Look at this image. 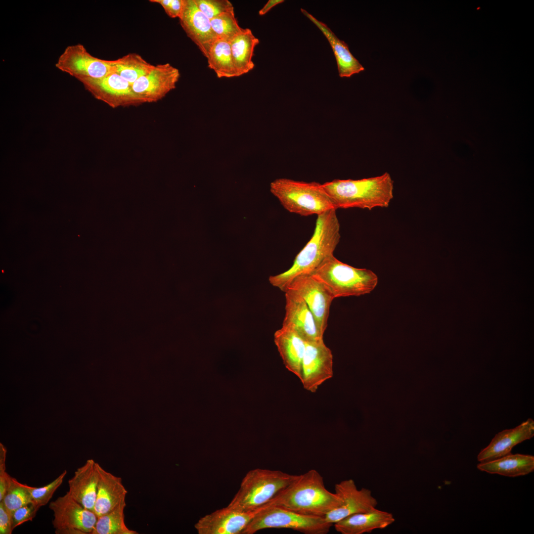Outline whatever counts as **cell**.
<instances>
[{
	"mask_svg": "<svg viewBox=\"0 0 534 534\" xmlns=\"http://www.w3.org/2000/svg\"><path fill=\"white\" fill-rule=\"evenodd\" d=\"M340 238L336 210L318 215L313 235L297 255L292 266L283 272L270 276L269 283L284 292L294 279L310 274L325 259L333 255Z\"/></svg>",
	"mask_w": 534,
	"mask_h": 534,
	"instance_id": "6da1fadb",
	"label": "cell"
},
{
	"mask_svg": "<svg viewBox=\"0 0 534 534\" xmlns=\"http://www.w3.org/2000/svg\"><path fill=\"white\" fill-rule=\"evenodd\" d=\"M341 498L327 490L323 478L315 469L297 475L267 506H276L302 514L324 517L339 507Z\"/></svg>",
	"mask_w": 534,
	"mask_h": 534,
	"instance_id": "7a4b0ae2",
	"label": "cell"
},
{
	"mask_svg": "<svg viewBox=\"0 0 534 534\" xmlns=\"http://www.w3.org/2000/svg\"><path fill=\"white\" fill-rule=\"evenodd\" d=\"M322 186L336 210L386 208L394 197V181L387 172L359 179H335Z\"/></svg>",
	"mask_w": 534,
	"mask_h": 534,
	"instance_id": "3957f363",
	"label": "cell"
},
{
	"mask_svg": "<svg viewBox=\"0 0 534 534\" xmlns=\"http://www.w3.org/2000/svg\"><path fill=\"white\" fill-rule=\"evenodd\" d=\"M310 275L323 284L334 299L370 293L378 282L372 270L350 266L334 255L325 259Z\"/></svg>",
	"mask_w": 534,
	"mask_h": 534,
	"instance_id": "277c9868",
	"label": "cell"
},
{
	"mask_svg": "<svg viewBox=\"0 0 534 534\" xmlns=\"http://www.w3.org/2000/svg\"><path fill=\"white\" fill-rule=\"evenodd\" d=\"M270 191L287 211L302 216L335 209L322 184L315 181L278 178L271 182Z\"/></svg>",
	"mask_w": 534,
	"mask_h": 534,
	"instance_id": "5b68a950",
	"label": "cell"
},
{
	"mask_svg": "<svg viewBox=\"0 0 534 534\" xmlns=\"http://www.w3.org/2000/svg\"><path fill=\"white\" fill-rule=\"evenodd\" d=\"M297 477L280 470L252 469L244 476L227 506L242 511L255 510L269 502Z\"/></svg>",
	"mask_w": 534,
	"mask_h": 534,
	"instance_id": "8992f818",
	"label": "cell"
},
{
	"mask_svg": "<svg viewBox=\"0 0 534 534\" xmlns=\"http://www.w3.org/2000/svg\"><path fill=\"white\" fill-rule=\"evenodd\" d=\"M332 524L324 517L302 514L276 506L261 507L241 534H253L266 529H288L304 534H326Z\"/></svg>",
	"mask_w": 534,
	"mask_h": 534,
	"instance_id": "52a82bcc",
	"label": "cell"
},
{
	"mask_svg": "<svg viewBox=\"0 0 534 534\" xmlns=\"http://www.w3.org/2000/svg\"><path fill=\"white\" fill-rule=\"evenodd\" d=\"M56 534H91L97 517L73 498L67 491L50 502Z\"/></svg>",
	"mask_w": 534,
	"mask_h": 534,
	"instance_id": "ba28073f",
	"label": "cell"
},
{
	"mask_svg": "<svg viewBox=\"0 0 534 534\" xmlns=\"http://www.w3.org/2000/svg\"><path fill=\"white\" fill-rule=\"evenodd\" d=\"M55 66L79 81L100 79L115 72L111 60L92 56L80 44L67 46L58 57Z\"/></svg>",
	"mask_w": 534,
	"mask_h": 534,
	"instance_id": "9c48e42d",
	"label": "cell"
},
{
	"mask_svg": "<svg viewBox=\"0 0 534 534\" xmlns=\"http://www.w3.org/2000/svg\"><path fill=\"white\" fill-rule=\"evenodd\" d=\"M333 375V355L323 339L306 342L299 378L304 388L315 393Z\"/></svg>",
	"mask_w": 534,
	"mask_h": 534,
	"instance_id": "30bf717a",
	"label": "cell"
},
{
	"mask_svg": "<svg viewBox=\"0 0 534 534\" xmlns=\"http://www.w3.org/2000/svg\"><path fill=\"white\" fill-rule=\"evenodd\" d=\"M80 82L94 98L112 108L143 104L134 92L132 84L115 72L100 79H83Z\"/></svg>",
	"mask_w": 534,
	"mask_h": 534,
	"instance_id": "8fae6325",
	"label": "cell"
},
{
	"mask_svg": "<svg viewBox=\"0 0 534 534\" xmlns=\"http://www.w3.org/2000/svg\"><path fill=\"white\" fill-rule=\"evenodd\" d=\"M287 289L296 291L303 298L313 315L320 333L323 336L327 326L330 306L334 299L329 291L310 274L295 278L284 292Z\"/></svg>",
	"mask_w": 534,
	"mask_h": 534,
	"instance_id": "7c38bea8",
	"label": "cell"
},
{
	"mask_svg": "<svg viewBox=\"0 0 534 534\" xmlns=\"http://www.w3.org/2000/svg\"><path fill=\"white\" fill-rule=\"evenodd\" d=\"M180 76L179 70L170 63L158 64L134 82L132 89L142 103L157 102L176 88Z\"/></svg>",
	"mask_w": 534,
	"mask_h": 534,
	"instance_id": "4fadbf2b",
	"label": "cell"
},
{
	"mask_svg": "<svg viewBox=\"0 0 534 534\" xmlns=\"http://www.w3.org/2000/svg\"><path fill=\"white\" fill-rule=\"evenodd\" d=\"M335 492L341 498V504L324 517L326 521L333 525L350 515L373 510L378 504L371 491L364 488L358 490L353 479L336 484Z\"/></svg>",
	"mask_w": 534,
	"mask_h": 534,
	"instance_id": "5bb4252c",
	"label": "cell"
},
{
	"mask_svg": "<svg viewBox=\"0 0 534 534\" xmlns=\"http://www.w3.org/2000/svg\"><path fill=\"white\" fill-rule=\"evenodd\" d=\"M285 313L282 327L297 333L306 342L323 339L314 318L303 298L296 291L285 292Z\"/></svg>",
	"mask_w": 534,
	"mask_h": 534,
	"instance_id": "9a60e30c",
	"label": "cell"
},
{
	"mask_svg": "<svg viewBox=\"0 0 534 534\" xmlns=\"http://www.w3.org/2000/svg\"><path fill=\"white\" fill-rule=\"evenodd\" d=\"M259 512L242 511L228 507L201 517L195 524L198 534H241Z\"/></svg>",
	"mask_w": 534,
	"mask_h": 534,
	"instance_id": "2e32d148",
	"label": "cell"
},
{
	"mask_svg": "<svg viewBox=\"0 0 534 534\" xmlns=\"http://www.w3.org/2000/svg\"><path fill=\"white\" fill-rule=\"evenodd\" d=\"M179 19L186 35L207 57L212 44L218 38L210 20L199 9L194 0H185Z\"/></svg>",
	"mask_w": 534,
	"mask_h": 534,
	"instance_id": "e0dca14e",
	"label": "cell"
},
{
	"mask_svg": "<svg viewBox=\"0 0 534 534\" xmlns=\"http://www.w3.org/2000/svg\"><path fill=\"white\" fill-rule=\"evenodd\" d=\"M534 436V421L529 418L514 428L506 429L496 434L490 444L479 452L477 460L484 463L509 454L514 446Z\"/></svg>",
	"mask_w": 534,
	"mask_h": 534,
	"instance_id": "ac0fdd59",
	"label": "cell"
},
{
	"mask_svg": "<svg viewBox=\"0 0 534 534\" xmlns=\"http://www.w3.org/2000/svg\"><path fill=\"white\" fill-rule=\"evenodd\" d=\"M97 468L98 481L93 512L98 517L126 502L128 491L121 477L107 471L98 463Z\"/></svg>",
	"mask_w": 534,
	"mask_h": 534,
	"instance_id": "d6986e66",
	"label": "cell"
},
{
	"mask_svg": "<svg viewBox=\"0 0 534 534\" xmlns=\"http://www.w3.org/2000/svg\"><path fill=\"white\" fill-rule=\"evenodd\" d=\"M98 481L97 462L92 459H88L68 480V492L84 507L93 511Z\"/></svg>",
	"mask_w": 534,
	"mask_h": 534,
	"instance_id": "ffe728a7",
	"label": "cell"
},
{
	"mask_svg": "<svg viewBox=\"0 0 534 534\" xmlns=\"http://www.w3.org/2000/svg\"><path fill=\"white\" fill-rule=\"evenodd\" d=\"M395 521L391 513L376 508L370 511L350 515L333 525L335 530L342 534H363L385 529Z\"/></svg>",
	"mask_w": 534,
	"mask_h": 534,
	"instance_id": "44dd1931",
	"label": "cell"
},
{
	"mask_svg": "<svg viewBox=\"0 0 534 534\" xmlns=\"http://www.w3.org/2000/svg\"><path fill=\"white\" fill-rule=\"evenodd\" d=\"M274 341L285 367L300 378L306 342L294 331L283 327L274 333Z\"/></svg>",
	"mask_w": 534,
	"mask_h": 534,
	"instance_id": "7402d4cb",
	"label": "cell"
},
{
	"mask_svg": "<svg viewBox=\"0 0 534 534\" xmlns=\"http://www.w3.org/2000/svg\"><path fill=\"white\" fill-rule=\"evenodd\" d=\"M302 12L323 34L329 43L337 62L340 77H350L364 70V68L350 52L347 44L340 40L326 24L319 21L306 10Z\"/></svg>",
	"mask_w": 534,
	"mask_h": 534,
	"instance_id": "603a6c76",
	"label": "cell"
},
{
	"mask_svg": "<svg viewBox=\"0 0 534 534\" xmlns=\"http://www.w3.org/2000/svg\"><path fill=\"white\" fill-rule=\"evenodd\" d=\"M477 468L490 474L516 477L530 474L534 470V456L510 453L495 460L480 463Z\"/></svg>",
	"mask_w": 534,
	"mask_h": 534,
	"instance_id": "cb8c5ba5",
	"label": "cell"
},
{
	"mask_svg": "<svg viewBox=\"0 0 534 534\" xmlns=\"http://www.w3.org/2000/svg\"><path fill=\"white\" fill-rule=\"evenodd\" d=\"M229 42L237 76H242L253 70L255 64L252 58L259 40L254 35L252 31L249 28H243Z\"/></svg>",
	"mask_w": 534,
	"mask_h": 534,
	"instance_id": "d4e9b609",
	"label": "cell"
},
{
	"mask_svg": "<svg viewBox=\"0 0 534 534\" xmlns=\"http://www.w3.org/2000/svg\"><path fill=\"white\" fill-rule=\"evenodd\" d=\"M206 58L208 67L215 72L218 78L237 77L228 41L218 38L212 44Z\"/></svg>",
	"mask_w": 534,
	"mask_h": 534,
	"instance_id": "484cf974",
	"label": "cell"
},
{
	"mask_svg": "<svg viewBox=\"0 0 534 534\" xmlns=\"http://www.w3.org/2000/svg\"><path fill=\"white\" fill-rule=\"evenodd\" d=\"M111 62L115 72L132 85L154 66L135 53H128Z\"/></svg>",
	"mask_w": 534,
	"mask_h": 534,
	"instance_id": "4316f807",
	"label": "cell"
},
{
	"mask_svg": "<svg viewBox=\"0 0 534 534\" xmlns=\"http://www.w3.org/2000/svg\"><path fill=\"white\" fill-rule=\"evenodd\" d=\"M126 502L120 504L116 508L98 517L91 534H136L126 525L124 511Z\"/></svg>",
	"mask_w": 534,
	"mask_h": 534,
	"instance_id": "83f0119b",
	"label": "cell"
},
{
	"mask_svg": "<svg viewBox=\"0 0 534 534\" xmlns=\"http://www.w3.org/2000/svg\"><path fill=\"white\" fill-rule=\"evenodd\" d=\"M1 501L11 512L33 502L27 485L20 483L10 476L6 492Z\"/></svg>",
	"mask_w": 534,
	"mask_h": 534,
	"instance_id": "f1b7e54d",
	"label": "cell"
},
{
	"mask_svg": "<svg viewBox=\"0 0 534 534\" xmlns=\"http://www.w3.org/2000/svg\"><path fill=\"white\" fill-rule=\"evenodd\" d=\"M210 23L217 37L228 42L243 29L239 25L234 11L222 13L210 19Z\"/></svg>",
	"mask_w": 534,
	"mask_h": 534,
	"instance_id": "f546056e",
	"label": "cell"
},
{
	"mask_svg": "<svg viewBox=\"0 0 534 534\" xmlns=\"http://www.w3.org/2000/svg\"><path fill=\"white\" fill-rule=\"evenodd\" d=\"M66 474L67 470H65L53 481L41 487L27 485L33 502L40 507L46 505L62 484Z\"/></svg>",
	"mask_w": 534,
	"mask_h": 534,
	"instance_id": "4dcf8cb0",
	"label": "cell"
},
{
	"mask_svg": "<svg viewBox=\"0 0 534 534\" xmlns=\"http://www.w3.org/2000/svg\"><path fill=\"white\" fill-rule=\"evenodd\" d=\"M199 9L210 20L220 14L234 11L228 0H194Z\"/></svg>",
	"mask_w": 534,
	"mask_h": 534,
	"instance_id": "1f68e13d",
	"label": "cell"
},
{
	"mask_svg": "<svg viewBox=\"0 0 534 534\" xmlns=\"http://www.w3.org/2000/svg\"><path fill=\"white\" fill-rule=\"evenodd\" d=\"M40 507L34 502L22 506L12 512V529L32 521L36 516Z\"/></svg>",
	"mask_w": 534,
	"mask_h": 534,
	"instance_id": "d6a6232c",
	"label": "cell"
},
{
	"mask_svg": "<svg viewBox=\"0 0 534 534\" xmlns=\"http://www.w3.org/2000/svg\"><path fill=\"white\" fill-rule=\"evenodd\" d=\"M162 6L166 14L171 18H179L182 13L185 0H150Z\"/></svg>",
	"mask_w": 534,
	"mask_h": 534,
	"instance_id": "836d02e7",
	"label": "cell"
},
{
	"mask_svg": "<svg viewBox=\"0 0 534 534\" xmlns=\"http://www.w3.org/2000/svg\"><path fill=\"white\" fill-rule=\"evenodd\" d=\"M7 449L0 443V501H1L7 489L10 475L6 471V457Z\"/></svg>",
	"mask_w": 534,
	"mask_h": 534,
	"instance_id": "e575fe53",
	"label": "cell"
},
{
	"mask_svg": "<svg viewBox=\"0 0 534 534\" xmlns=\"http://www.w3.org/2000/svg\"><path fill=\"white\" fill-rule=\"evenodd\" d=\"M13 530L12 512L0 501V534H11Z\"/></svg>",
	"mask_w": 534,
	"mask_h": 534,
	"instance_id": "d590c367",
	"label": "cell"
},
{
	"mask_svg": "<svg viewBox=\"0 0 534 534\" xmlns=\"http://www.w3.org/2000/svg\"><path fill=\"white\" fill-rule=\"evenodd\" d=\"M284 1V0H269L267 3L259 11L260 15H264L268 12L270 9L275 5L282 3Z\"/></svg>",
	"mask_w": 534,
	"mask_h": 534,
	"instance_id": "8d00e7d4",
	"label": "cell"
}]
</instances>
